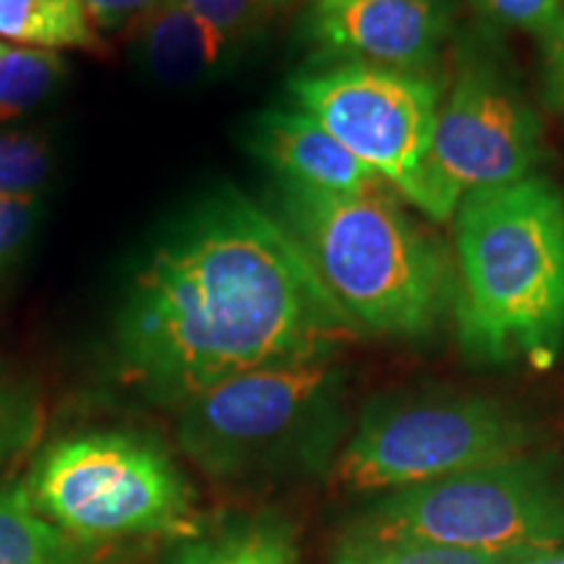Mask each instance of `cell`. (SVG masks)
I'll return each instance as SVG.
<instances>
[{"label":"cell","instance_id":"obj_8","mask_svg":"<svg viewBox=\"0 0 564 564\" xmlns=\"http://www.w3.org/2000/svg\"><path fill=\"white\" fill-rule=\"evenodd\" d=\"M291 95L387 186L419 204L442 108V82L432 70L329 63L293 76Z\"/></svg>","mask_w":564,"mask_h":564},{"label":"cell","instance_id":"obj_3","mask_svg":"<svg viewBox=\"0 0 564 564\" xmlns=\"http://www.w3.org/2000/svg\"><path fill=\"white\" fill-rule=\"evenodd\" d=\"M280 217L358 329L421 337L453 306L447 251L384 194H329L278 181Z\"/></svg>","mask_w":564,"mask_h":564},{"label":"cell","instance_id":"obj_13","mask_svg":"<svg viewBox=\"0 0 564 564\" xmlns=\"http://www.w3.org/2000/svg\"><path fill=\"white\" fill-rule=\"evenodd\" d=\"M171 564H301L295 528L272 512L204 525L181 539Z\"/></svg>","mask_w":564,"mask_h":564},{"label":"cell","instance_id":"obj_19","mask_svg":"<svg viewBox=\"0 0 564 564\" xmlns=\"http://www.w3.org/2000/svg\"><path fill=\"white\" fill-rule=\"evenodd\" d=\"M37 432V394L0 366V468L24 453Z\"/></svg>","mask_w":564,"mask_h":564},{"label":"cell","instance_id":"obj_11","mask_svg":"<svg viewBox=\"0 0 564 564\" xmlns=\"http://www.w3.org/2000/svg\"><path fill=\"white\" fill-rule=\"evenodd\" d=\"M249 147L278 181L329 194H371L387 183L303 110H264L251 126Z\"/></svg>","mask_w":564,"mask_h":564},{"label":"cell","instance_id":"obj_20","mask_svg":"<svg viewBox=\"0 0 564 564\" xmlns=\"http://www.w3.org/2000/svg\"><path fill=\"white\" fill-rule=\"evenodd\" d=\"M178 3L230 37L246 40L295 0H178Z\"/></svg>","mask_w":564,"mask_h":564},{"label":"cell","instance_id":"obj_14","mask_svg":"<svg viewBox=\"0 0 564 564\" xmlns=\"http://www.w3.org/2000/svg\"><path fill=\"white\" fill-rule=\"evenodd\" d=\"M89 544L34 510L26 484L0 489V564H89Z\"/></svg>","mask_w":564,"mask_h":564},{"label":"cell","instance_id":"obj_25","mask_svg":"<svg viewBox=\"0 0 564 564\" xmlns=\"http://www.w3.org/2000/svg\"><path fill=\"white\" fill-rule=\"evenodd\" d=\"M514 564H564V549H549V552L523 554Z\"/></svg>","mask_w":564,"mask_h":564},{"label":"cell","instance_id":"obj_2","mask_svg":"<svg viewBox=\"0 0 564 564\" xmlns=\"http://www.w3.org/2000/svg\"><path fill=\"white\" fill-rule=\"evenodd\" d=\"M457 340L474 361L549 364L564 343V194L544 175L455 209Z\"/></svg>","mask_w":564,"mask_h":564},{"label":"cell","instance_id":"obj_21","mask_svg":"<svg viewBox=\"0 0 564 564\" xmlns=\"http://www.w3.org/2000/svg\"><path fill=\"white\" fill-rule=\"evenodd\" d=\"M476 13L494 26L523 30L544 37L564 17V0H470Z\"/></svg>","mask_w":564,"mask_h":564},{"label":"cell","instance_id":"obj_15","mask_svg":"<svg viewBox=\"0 0 564 564\" xmlns=\"http://www.w3.org/2000/svg\"><path fill=\"white\" fill-rule=\"evenodd\" d=\"M0 37L37 51H100L84 0H0Z\"/></svg>","mask_w":564,"mask_h":564},{"label":"cell","instance_id":"obj_5","mask_svg":"<svg viewBox=\"0 0 564 564\" xmlns=\"http://www.w3.org/2000/svg\"><path fill=\"white\" fill-rule=\"evenodd\" d=\"M26 491L42 518L84 544L131 535L181 541L207 525L167 449L131 432H89L51 444Z\"/></svg>","mask_w":564,"mask_h":564},{"label":"cell","instance_id":"obj_24","mask_svg":"<svg viewBox=\"0 0 564 564\" xmlns=\"http://www.w3.org/2000/svg\"><path fill=\"white\" fill-rule=\"evenodd\" d=\"M160 3L162 0H84L91 21H95L97 26H105V30L137 21Z\"/></svg>","mask_w":564,"mask_h":564},{"label":"cell","instance_id":"obj_22","mask_svg":"<svg viewBox=\"0 0 564 564\" xmlns=\"http://www.w3.org/2000/svg\"><path fill=\"white\" fill-rule=\"evenodd\" d=\"M40 223V199H3L0 196V267L17 262Z\"/></svg>","mask_w":564,"mask_h":564},{"label":"cell","instance_id":"obj_26","mask_svg":"<svg viewBox=\"0 0 564 564\" xmlns=\"http://www.w3.org/2000/svg\"><path fill=\"white\" fill-rule=\"evenodd\" d=\"M3 47H6V45H3V42H0V51H3Z\"/></svg>","mask_w":564,"mask_h":564},{"label":"cell","instance_id":"obj_16","mask_svg":"<svg viewBox=\"0 0 564 564\" xmlns=\"http://www.w3.org/2000/svg\"><path fill=\"white\" fill-rule=\"evenodd\" d=\"M66 70L58 53L6 45L0 51V126L40 108L58 89Z\"/></svg>","mask_w":564,"mask_h":564},{"label":"cell","instance_id":"obj_18","mask_svg":"<svg viewBox=\"0 0 564 564\" xmlns=\"http://www.w3.org/2000/svg\"><path fill=\"white\" fill-rule=\"evenodd\" d=\"M523 554H478L429 544L345 541L333 564H514Z\"/></svg>","mask_w":564,"mask_h":564},{"label":"cell","instance_id":"obj_4","mask_svg":"<svg viewBox=\"0 0 564 564\" xmlns=\"http://www.w3.org/2000/svg\"><path fill=\"white\" fill-rule=\"evenodd\" d=\"M343 400L335 358L264 366L183 403L178 440L192 463L223 481L319 468L340 442Z\"/></svg>","mask_w":564,"mask_h":564},{"label":"cell","instance_id":"obj_17","mask_svg":"<svg viewBox=\"0 0 564 564\" xmlns=\"http://www.w3.org/2000/svg\"><path fill=\"white\" fill-rule=\"evenodd\" d=\"M53 173L51 144L37 133L0 131V196L40 199Z\"/></svg>","mask_w":564,"mask_h":564},{"label":"cell","instance_id":"obj_9","mask_svg":"<svg viewBox=\"0 0 564 564\" xmlns=\"http://www.w3.org/2000/svg\"><path fill=\"white\" fill-rule=\"evenodd\" d=\"M539 158L535 110L497 61L470 55L442 97L415 207L434 223L453 220L465 196L528 178Z\"/></svg>","mask_w":564,"mask_h":564},{"label":"cell","instance_id":"obj_12","mask_svg":"<svg viewBox=\"0 0 564 564\" xmlns=\"http://www.w3.org/2000/svg\"><path fill=\"white\" fill-rule=\"evenodd\" d=\"M243 40L230 37L178 0H162L133 21V51L162 84H192L223 70Z\"/></svg>","mask_w":564,"mask_h":564},{"label":"cell","instance_id":"obj_23","mask_svg":"<svg viewBox=\"0 0 564 564\" xmlns=\"http://www.w3.org/2000/svg\"><path fill=\"white\" fill-rule=\"evenodd\" d=\"M539 40L544 97L552 108L564 110V17Z\"/></svg>","mask_w":564,"mask_h":564},{"label":"cell","instance_id":"obj_6","mask_svg":"<svg viewBox=\"0 0 564 564\" xmlns=\"http://www.w3.org/2000/svg\"><path fill=\"white\" fill-rule=\"evenodd\" d=\"M345 541L531 554L564 544V481L539 457L484 465L390 491Z\"/></svg>","mask_w":564,"mask_h":564},{"label":"cell","instance_id":"obj_7","mask_svg":"<svg viewBox=\"0 0 564 564\" xmlns=\"http://www.w3.org/2000/svg\"><path fill=\"white\" fill-rule=\"evenodd\" d=\"M533 426L489 398L382 400L366 408L333 463L350 494H390L525 455Z\"/></svg>","mask_w":564,"mask_h":564},{"label":"cell","instance_id":"obj_1","mask_svg":"<svg viewBox=\"0 0 564 564\" xmlns=\"http://www.w3.org/2000/svg\"><path fill=\"white\" fill-rule=\"evenodd\" d=\"M358 333L291 230L225 188L188 209L133 278L116 364L141 394L183 405L238 373L335 358Z\"/></svg>","mask_w":564,"mask_h":564},{"label":"cell","instance_id":"obj_10","mask_svg":"<svg viewBox=\"0 0 564 564\" xmlns=\"http://www.w3.org/2000/svg\"><path fill=\"white\" fill-rule=\"evenodd\" d=\"M301 32L319 61L432 70L449 11L442 0H308Z\"/></svg>","mask_w":564,"mask_h":564}]
</instances>
